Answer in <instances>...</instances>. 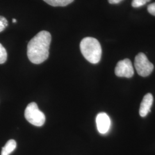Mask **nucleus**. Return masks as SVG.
Here are the masks:
<instances>
[{"instance_id":"423d86ee","label":"nucleus","mask_w":155,"mask_h":155,"mask_svg":"<svg viewBox=\"0 0 155 155\" xmlns=\"http://www.w3.org/2000/svg\"><path fill=\"white\" fill-rule=\"evenodd\" d=\"M96 124L98 132L101 134H106L110 127V117L105 113H100L96 117Z\"/></svg>"},{"instance_id":"f257e3e1","label":"nucleus","mask_w":155,"mask_h":155,"mask_svg":"<svg viewBox=\"0 0 155 155\" xmlns=\"http://www.w3.org/2000/svg\"><path fill=\"white\" fill-rule=\"evenodd\" d=\"M51 41V35L49 32H39L28 43L27 55L29 60L36 64L45 61L49 56Z\"/></svg>"},{"instance_id":"1a4fd4ad","label":"nucleus","mask_w":155,"mask_h":155,"mask_svg":"<svg viewBox=\"0 0 155 155\" xmlns=\"http://www.w3.org/2000/svg\"><path fill=\"white\" fill-rule=\"evenodd\" d=\"M52 6H66L72 3L74 0H43Z\"/></svg>"},{"instance_id":"2eb2a0df","label":"nucleus","mask_w":155,"mask_h":155,"mask_svg":"<svg viewBox=\"0 0 155 155\" xmlns=\"http://www.w3.org/2000/svg\"><path fill=\"white\" fill-rule=\"evenodd\" d=\"M12 21H13V23H16V22H17V20L16 19H15V18H13Z\"/></svg>"},{"instance_id":"4468645a","label":"nucleus","mask_w":155,"mask_h":155,"mask_svg":"<svg viewBox=\"0 0 155 155\" xmlns=\"http://www.w3.org/2000/svg\"><path fill=\"white\" fill-rule=\"evenodd\" d=\"M122 1H123V0H108L110 4H117L120 3Z\"/></svg>"},{"instance_id":"6e6552de","label":"nucleus","mask_w":155,"mask_h":155,"mask_svg":"<svg viewBox=\"0 0 155 155\" xmlns=\"http://www.w3.org/2000/svg\"><path fill=\"white\" fill-rule=\"evenodd\" d=\"M16 141L15 140H9L2 148L1 155H9L16 148Z\"/></svg>"},{"instance_id":"39448f33","label":"nucleus","mask_w":155,"mask_h":155,"mask_svg":"<svg viewBox=\"0 0 155 155\" xmlns=\"http://www.w3.org/2000/svg\"><path fill=\"white\" fill-rule=\"evenodd\" d=\"M115 74L118 77H132L134 69L131 61L129 59H125L118 61L115 68Z\"/></svg>"},{"instance_id":"0eeeda50","label":"nucleus","mask_w":155,"mask_h":155,"mask_svg":"<svg viewBox=\"0 0 155 155\" xmlns=\"http://www.w3.org/2000/svg\"><path fill=\"white\" fill-rule=\"evenodd\" d=\"M153 101V98L152 94L148 93L144 96L143 100L140 104L139 110V113L140 116L144 117L147 116V114L150 110Z\"/></svg>"},{"instance_id":"7ed1b4c3","label":"nucleus","mask_w":155,"mask_h":155,"mask_svg":"<svg viewBox=\"0 0 155 155\" xmlns=\"http://www.w3.org/2000/svg\"><path fill=\"white\" fill-rule=\"evenodd\" d=\"M24 114L28 122L36 127H41L45 121V114L39 110L35 102H31L27 106Z\"/></svg>"},{"instance_id":"9d476101","label":"nucleus","mask_w":155,"mask_h":155,"mask_svg":"<svg viewBox=\"0 0 155 155\" xmlns=\"http://www.w3.org/2000/svg\"><path fill=\"white\" fill-rule=\"evenodd\" d=\"M7 56V52L5 48L0 43V64H3L6 61Z\"/></svg>"},{"instance_id":"f8f14e48","label":"nucleus","mask_w":155,"mask_h":155,"mask_svg":"<svg viewBox=\"0 0 155 155\" xmlns=\"http://www.w3.org/2000/svg\"><path fill=\"white\" fill-rule=\"evenodd\" d=\"M8 26V20L6 19L5 17L0 16V32L5 30V29Z\"/></svg>"},{"instance_id":"9b49d317","label":"nucleus","mask_w":155,"mask_h":155,"mask_svg":"<svg viewBox=\"0 0 155 155\" xmlns=\"http://www.w3.org/2000/svg\"><path fill=\"white\" fill-rule=\"evenodd\" d=\"M150 0H133L132 2V6L133 8H139L144 5Z\"/></svg>"},{"instance_id":"f03ea898","label":"nucleus","mask_w":155,"mask_h":155,"mask_svg":"<svg viewBox=\"0 0 155 155\" xmlns=\"http://www.w3.org/2000/svg\"><path fill=\"white\" fill-rule=\"evenodd\" d=\"M80 49L84 58L92 64L99 63L102 55V48L97 39L87 37L82 39Z\"/></svg>"},{"instance_id":"20e7f679","label":"nucleus","mask_w":155,"mask_h":155,"mask_svg":"<svg viewBox=\"0 0 155 155\" xmlns=\"http://www.w3.org/2000/svg\"><path fill=\"white\" fill-rule=\"evenodd\" d=\"M134 67L138 73L141 77L149 76L153 70V64L148 59L144 53L140 52L137 55L134 60Z\"/></svg>"},{"instance_id":"ddd939ff","label":"nucleus","mask_w":155,"mask_h":155,"mask_svg":"<svg viewBox=\"0 0 155 155\" xmlns=\"http://www.w3.org/2000/svg\"><path fill=\"white\" fill-rule=\"evenodd\" d=\"M148 11L150 15L155 16V2L148 6Z\"/></svg>"}]
</instances>
